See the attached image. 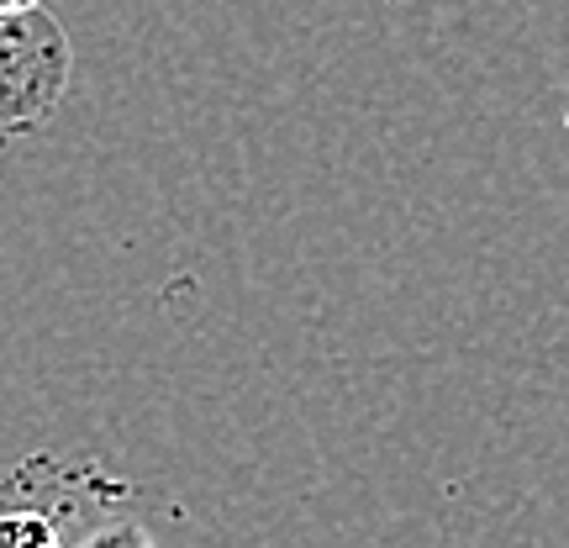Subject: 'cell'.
Segmentation results:
<instances>
[{"instance_id":"obj_1","label":"cell","mask_w":569,"mask_h":548,"mask_svg":"<svg viewBox=\"0 0 569 548\" xmlns=\"http://www.w3.org/2000/svg\"><path fill=\"white\" fill-rule=\"evenodd\" d=\"M74 84V42L53 11L0 17V138L38 132L59 117Z\"/></svg>"},{"instance_id":"obj_2","label":"cell","mask_w":569,"mask_h":548,"mask_svg":"<svg viewBox=\"0 0 569 548\" xmlns=\"http://www.w3.org/2000/svg\"><path fill=\"white\" fill-rule=\"evenodd\" d=\"M63 517L48 511L38 496H17V480L0 486V548H69Z\"/></svg>"},{"instance_id":"obj_3","label":"cell","mask_w":569,"mask_h":548,"mask_svg":"<svg viewBox=\"0 0 569 548\" xmlns=\"http://www.w3.org/2000/svg\"><path fill=\"white\" fill-rule=\"evenodd\" d=\"M69 548H159V544H153V532L142 528V522H132V517H101V522H90Z\"/></svg>"},{"instance_id":"obj_4","label":"cell","mask_w":569,"mask_h":548,"mask_svg":"<svg viewBox=\"0 0 569 548\" xmlns=\"http://www.w3.org/2000/svg\"><path fill=\"white\" fill-rule=\"evenodd\" d=\"M32 6H42V0H0V17H11V11H32Z\"/></svg>"}]
</instances>
